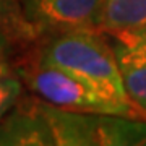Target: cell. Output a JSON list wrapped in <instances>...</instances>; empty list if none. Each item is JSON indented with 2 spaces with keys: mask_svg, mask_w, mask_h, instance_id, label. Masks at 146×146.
<instances>
[{
  "mask_svg": "<svg viewBox=\"0 0 146 146\" xmlns=\"http://www.w3.org/2000/svg\"><path fill=\"white\" fill-rule=\"evenodd\" d=\"M10 3V0H0V8H3V7H7Z\"/></svg>",
  "mask_w": 146,
  "mask_h": 146,
  "instance_id": "obj_10",
  "label": "cell"
},
{
  "mask_svg": "<svg viewBox=\"0 0 146 146\" xmlns=\"http://www.w3.org/2000/svg\"><path fill=\"white\" fill-rule=\"evenodd\" d=\"M54 146L146 145V119L117 114L80 112L39 101Z\"/></svg>",
  "mask_w": 146,
  "mask_h": 146,
  "instance_id": "obj_2",
  "label": "cell"
},
{
  "mask_svg": "<svg viewBox=\"0 0 146 146\" xmlns=\"http://www.w3.org/2000/svg\"><path fill=\"white\" fill-rule=\"evenodd\" d=\"M21 88H23L21 81L13 75L0 78V120L18 102L21 96Z\"/></svg>",
  "mask_w": 146,
  "mask_h": 146,
  "instance_id": "obj_8",
  "label": "cell"
},
{
  "mask_svg": "<svg viewBox=\"0 0 146 146\" xmlns=\"http://www.w3.org/2000/svg\"><path fill=\"white\" fill-rule=\"evenodd\" d=\"M23 20L39 33L99 29L102 0H16Z\"/></svg>",
  "mask_w": 146,
  "mask_h": 146,
  "instance_id": "obj_4",
  "label": "cell"
},
{
  "mask_svg": "<svg viewBox=\"0 0 146 146\" xmlns=\"http://www.w3.org/2000/svg\"><path fill=\"white\" fill-rule=\"evenodd\" d=\"M11 49H10V41L7 34L0 29V78H5V76H11Z\"/></svg>",
  "mask_w": 146,
  "mask_h": 146,
  "instance_id": "obj_9",
  "label": "cell"
},
{
  "mask_svg": "<svg viewBox=\"0 0 146 146\" xmlns=\"http://www.w3.org/2000/svg\"><path fill=\"white\" fill-rule=\"evenodd\" d=\"M39 63L60 68L109 98L130 102L109 39L99 29L83 28L57 33L44 44Z\"/></svg>",
  "mask_w": 146,
  "mask_h": 146,
  "instance_id": "obj_1",
  "label": "cell"
},
{
  "mask_svg": "<svg viewBox=\"0 0 146 146\" xmlns=\"http://www.w3.org/2000/svg\"><path fill=\"white\" fill-rule=\"evenodd\" d=\"M119 67L127 98L146 115V28L106 34Z\"/></svg>",
  "mask_w": 146,
  "mask_h": 146,
  "instance_id": "obj_5",
  "label": "cell"
},
{
  "mask_svg": "<svg viewBox=\"0 0 146 146\" xmlns=\"http://www.w3.org/2000/svg\"><path fill=\"white\" fill-rule=\"evenodd\" d=\"M146 28V0H102L99 31L104 34Z\"/></svg>",
  "mask_w": 146,
  "mask_h": 146,
  "instance_id": "obj_7",
  "label": "cell"
},
{
  "mask_svg": "<svg viewBox=\"0 0 146 146\" xmlns=\"http://www.w3.org/2000/svg\"><path fill=\"white\" fill-rule=\"evenodd\" d=\"M23 78L29 89L49 104L80 112H99L138 117V110L130 102H122L106 96L99 89L60 68L42 65L23 72Z\"/></svg>",
  "mask_w": 146,
  "mask_h": 146,
  "instance_id": "obj_3",
  "label": "cell"
},
{
  "mask_svg": "<svg viewBox=\"0 0 146 146\" xmlns=\"http://www.w3.org/2000/svg\"><path fill=\"white\" fill-rule=\"evenodd\" d=\"M0 146H54L39 101L16 102L0 120Z\"/></svg>",
  "mask_w": 146,
  "mask_h": 146,
  "instance_id": "obj_6",
  "label": "cell"
}]
</instances>
